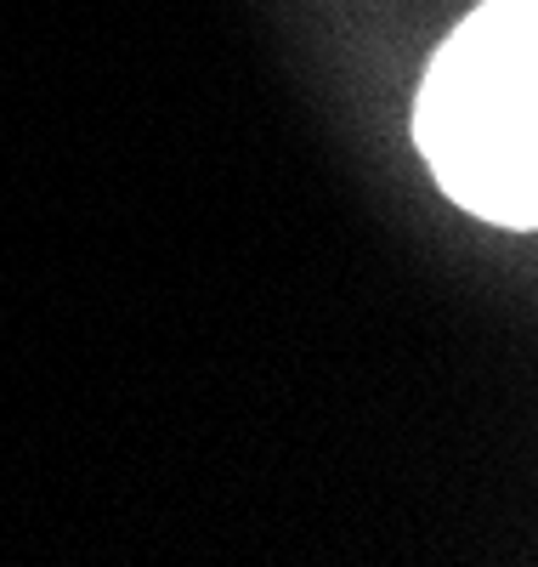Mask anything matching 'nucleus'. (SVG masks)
I'll return each mask as SVG.
<instances>
[{"mask_svg": "<svg viewBox=\"0 0 538 567\" xmlns=\"http://www.w3.org/2000/svg\"><path fill=\"white\" fill-rule=\"evenodd\" d=\"M414 142L443 194L510 233L538 221V0H487L425 69Z\"/></svg>", "mask_w": 538, "mask_h": 567, "instance_id": "obj_1", "label": "nucleus"}]
</instances>
